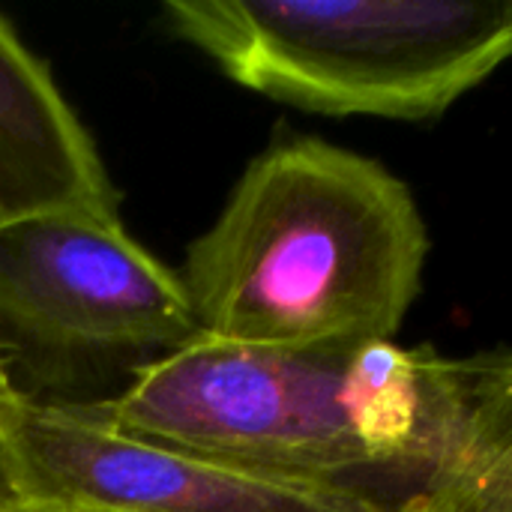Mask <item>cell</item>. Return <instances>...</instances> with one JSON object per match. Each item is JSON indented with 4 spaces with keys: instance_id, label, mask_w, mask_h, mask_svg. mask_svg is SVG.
I'll list each match as a JSON object with an SVG mask.
<instances>
[{
    "instance_id": "6da1fadb",
    "label": "cell",
    "mask_w": 512,
    "mask_h": 512,
    "mask_svg": "<svg viewBox=\"0 0 512 512\" xmlns=\"http://www.w3.org/2000/svg\"><path fill=\"white\" fill-rule=\"evenodd\" d=\"M453 366L399 342L267 348L198 336L81 405L120 432L396 512L447 435Z\"/></svg>"
},
{
    "instance_id": "7a4b0ae2",
    "label": "cell",
    "mask_w": 512,
    "mask_h": 512,
    "mask_svg": "<svg viewBox=\"0 0 512 512\" xmlns=\"http://www.w3.org/2000/svg\"><path fill=\"white\" fill-rule=\"evenodd\" d=\"M429 234L381 162L321 138L258 153L177 270L201 336L267 348L396 342Z\"/></svg>"
},
{
    "instance_id": "3957f363",
    "label": "cell",
    "mask_w": 512,
    "mask_h": 512,
    "mask_svg": "<svg viewBox=\"0 0 512 512\" xmlns=\"http://www.w3.org/2000/svg\"><path fill=\"white\" fill-rule=\"evenodd\" d=\"M225 78L330 117L432 120L512 60V0H168Z\"/></svg>"
},
{
    "instance_id": "277c9868",
    "label": "cell",
    "mask_w": 512,
    "mask_h": 512,
    "mask_svg": "<svg viewBox=\"0 0 512 512\" xmlns=\"http://www.w3.org/2000/svg\"><path fill=\"white\" fill-rule=\"evenodd\" d=\"M177 270L120 213H42L0 228V360L21 396L63 402L198 339Z\"/></svg>"
},
{
    "instance_id": "5b68a950",
    "label": "cell",
    "mask_w": 512,
    "mask_h": 512,
    "mask_svg": "<svg viewBox=\"0 0 512 512\" xmlns=\"http://www.w3.org/2000/svg\"><path fill=\"white\" fill-rule=\"evenodd\" d=\"M0 459L18 512H378L336 489L120 432L81 402L18 396L0 429Z\"/></svg>"
},
{
    "instance_id": "8992f818",
    "label": "cell",
    "mask_w": 512,
    "mask_h": 512,
    "mask_svg": "<svg viewBox=\"0 0 512 512\" xmlns=\"http://www.w3.org/2000/svg\"><path fill=\"white\" fill-rule=\"evenodd\" d=\"M66 210L117 216L120 195L51 69L0 15V228Z\"/></svg>"
},
{
    "instance_id": "52a82bcc",
    "label": "cell",
    "mask_w": 512,
    "mask_h": 512,
    "mask_svg": "<svg viewBox=\"0 0 512 512\" xmlns=\"http://www.w3.org/2000/svg\"><path fill=\"white\" fill-rule=\"evenodd\" d=\"M396 512H512V351L456 357L447 435Z\"/></svg>"
},
{
    "instance_id": "ba28073f",
    "label": "cell",
    "mask_w": 512,
    "mask_h": 512,
    "mask_svg": "<svg viewBox=\"0 0 512 512\" xmlns=\"http://www.w3.org/2000/svg\"><path fill=\"white\" fill-rule=\"evenodd\" d=\"M18 396H21V393L12 387V378H9V372H6V366H3V360H0V429H3V423H6V417H9V411L15 408Z\"/></svg>"
},
{
    "instance_id": "9c48e42d",
    "label": "cell",
    "mask_w": 512,
    "mask_h": 512,
    "mask_svg": "<svg viewBox=\"0 0 512 512\" xmlns=\"http://www.w3.org/2000/svg\"><path fill=\"white\" fill-rule=\"evenodd\" d=\"M0 512H18V498H15L12 483H9V477H6L3 459H0Z\"/></svg>"
}]
</instances>
